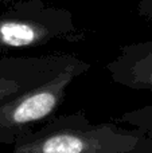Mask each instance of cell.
<instances>
[{
  "label": "cell",
  "instance_id": "cell-1",
  "mask_svg": "<svg viewBox=\"0 0 152 153\" xmlns=\"http://www.w3.org/2000/svg\"><path fill=\"white\" fill-rule=\"evenodd\" d=\"M10 153H152V133L113 122L93 124L83 111L54 114L19 138Z\"/></svg>",
  "mask_w": 152,
  "mask_h": 153
},
{
  "label": "cell",
  "instance_id": "cell-2",
  "mask_svg": "<svg viewBox=\"0 0 152 153\" xmlns=\"http://www.w3.org/2000/svg\"><path fill=\"white\" fill-rule=\"evenodd\" d=\"M85 32L75 24L69 10L43 0L12 3L0 12V50L38 48L53 42L77 43Z\"/></svg>",
  "mask_w": 152,
  "mask_h": 153
},
{
  "label": "cell",
  "instance_id": "cell-3",
  "mask_svg": "<svg viewBox=\"0 0 152 153\" xmlns=\"http://www.w3.org/2000/svg\"><path fill=\"white\" fill-rule=\"evenodd\" d=\"M90 67L89 62L75 56L61 71L0 105V145L12 146L54 116L65 102L70 83Z\"/></svg>",
  "mask_w": 152,
  "mask_h": 153
},
{
  "label": "cell",
  "instance_id": "cell-4",
  "mask_svg": "<svg viewBox=\"0 0 152 153\" xmlns=\"http://www.w3.org/2000/svg\"><path fill=\"white\" fill-rule=\"evenodd\" d=\"M74 58L72 54L0 58V105L57 74Z\"/></svg>",
  "mask_w": 152,
  "mask_h": 153
},
{
  "label": "cell",
  "instance_id": "cell-5",
  "mask_svg": "<svg viewBox=\"0 0 152 153\" xmlns=\"http://www.w3.org/2000/svg\"><path fill=\"white\" fill-rule=\"evenodd\" d=\"M115 83L132 90L152 91V40L120 47V53L107 65Z\"/></svg>",
  "mask_w": 152,
  "mask_h": 153
},
{
  "label": "cell",
  "instance_id": "cell-6",
  "mask_svg": "<svg viewBox=\"0 0 152 153\" xmlns=\"http://www.w3.org/2000/svg\"><path fill=\"white\" fill-rule=\"evenodd\" d=\"M117 122L129 124L135 128L152 133V103L131 111H125L117 118Z\"/></svg>",
  "mask_w": 152,
  "mask_h": 153
},
{
  "label": "cell",
  "instance_id": "cell-7",
  "mask_svg": "<svg viewBox=\"0 0 152 153\" xmlns=\"http://www.w3.org/2000/svg\"><path fill=\"white\" fill-rule=\"evenodd\" d=\"M137 13L145 20L152 22V0H140L137 4Z\"/></svg>",
  "mask_w": 152,
  "mask_h": 153
},
{
  "label": "cell",
  "instance_id": "cell-8",
  "mask_svg": "<svg viewBox=\"0 0 152 153\" xmlns=\"http://www.w3.org/2000/svg\"><path fill=\"white\" fill-rule=\"evenodd\" d=\"M0 3H3V4H8L7 1H4V0H0Z\"/></svg>",
  "mask_w": 152,
  "mask_h": 153
}]
</instances>
